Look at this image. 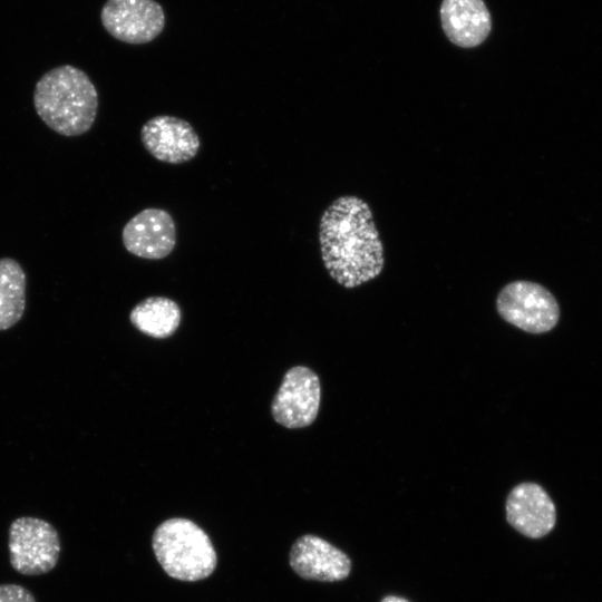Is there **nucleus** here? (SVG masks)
I'll use <instances>...</instances> for the list:
<instances>
[{
	"mask_svg": "<svg viewBox=\"0 0 602 602\" xmlns=\"http://www.w3.org/2000/svg\"><path fill=\"white\" fill-rule=\"evenodd\" d=\"M319 242L327 271L344 288L359 287L383 269V247L372 212L360 197L340 196L324 210Z\"/></svg>",
	"mask_w": 602,
	"mask_h": 602,
	"instance_id": "nucleus-1",
	"label": "nucleus"
},
{
	"mask_svg": "<svg viewBox=\"0 0 602 602\" xmlns=\"http://www.w3.org/2000/svg\"><path fill=\"white\" fill-rule=\"evenodd\" d=\"M33 106L54 132L79 136L88 132L96 119L98 93L85 71L62 65L48 70L37 81Z\"/></svg>",
	"mask_w": 602,
	"mask_h": 602,
	"instance_id": "nucleus-2",
	"label": "nucleus"
},
{
	"mask_svg": "<svg viewBox=\"0 0 602 602\" xmlns=\"http://www.w3.org/2000/svg\"><path fill=\"white\" fill-rule=\"evenodd\" d=\"M154 554L173 579L194 582L210 576L217 557L211 538L187 518H169L159 524L152 537Z\"/></svg>",
	"mask_w": 602,
	"mask_h": 602,
	"instance_id": "nucleus-3",
	"label": "nucleus"
},
{
	"mask_svg": "<svg viewBox=\"0 0 602 602\" xmlns=\"http://www.w3.org/2000/svg\"><path fill=\"white\" fill-rule=\"evenodd\" d=\"M9 561L23 575H41L55 569L60 556V537L47 521L22 516L9 526Z\"/></svg>",
	"mask_w": 602,
	"mask_h": 602,
	"instance_id": "nucleus-4",
	"label": "nucleus"
},
{
	"mask_svg": "<svg viewBox=\"0 0 602 602\" xmlns=\"http://www.w3.org/2000/svg\"><path fill=\"white\" fill-rule=\"evenodd\" d=\"M496 308L505 321L530 333L552 330L560 318L554 295L542 284L525 280L506 284L497 295Z\"/></svg>",
	"mask_w": 602,
	"mask_h": 602,
	"instance_id": "nucleus-5",
	"label": "nucleus"
},
{
	"mask_svg": "<svg viewBox=\"0 0 602 602\" xmlns=\"http://www.w3.org/2000/svg\"><path fill=\"white\" fill-rule=\"evenodd\" d=\"M100 20L111 37L130 45L154 40L165 27L164 10L155 0H107Z\"/></svg>",
	"mask_w": 602,
	"mask_h": 602,
	"instance_id": "nucleus-6",
	"label": "nucleus"
},
{
	"mask_svg": "<svg viewBox=\"0 0 602 602\" xmlns=\"http://www.w3.org/2000/svg\"><path fill=\"white\" fill-rule=\"evenodd\" d=\"M321 398L318 375L303 366L288 370L272 402L274 420L287 428L311 425L317 418Z\"/></svg>",
	"mask_w": 602,
	"mask_h": 602,
	"instance_id": "nucleus-7",
	"label": "nucleus"
},
{
	"mask_svg": "<svg viewBox=\"0 0 602 602\" xmlns=\"http://www.w3.org/2000/svg\"><path fill=\"white\" fill-rule=\"evenodd\" d=\"M144 147L156 159L168 164H182L194 158L201 142L194 127L185 119L158 115L142 127Z\"/></svg>",
	"mask_w": 602,
	"mask_h": 602,
	"instance_id": "nucleus-8",
	"label": "nucleus"
},
{
	"mask_svg": "<svg viewBox=\"0 0 602 602\" xmlns=\"http://www.w3.org/2000/svg\"><path fill=\"white\" fill-rule=\"evenodd\" d=\"M122 240L129 253L143 259L161 260L176 245L175 222L167 211L148 207L125 224Z\"/></svg>",
	"mask_w": 602,
	"mask_h": 602,
	"instance_id": "nucleus-9",
	"label": "nucleus"
},
{
	"mask_svg": "<svg viewBox=\"0 0 602 602\" xmlns=\"http://www.w3.org/2000/svg\"><path fill=\"white\" fill-rule=\"evenodd\" d=\"M289 563L300 577L321 582L341 581L351 570L347 554L312 534L302 535L293 543Z\"/></svg>",
	"mask_w": 602,
	"mask_h": 602,
	"instance_id": "nucleus-10",
	"label": "nucleus"
},
{
	"mask_svg": "<svg viewBox=\"0 0 602 602\" xmlns=\"http://www.w3.org/2000/svg\"><path fill=\"white\" fill-rule=\"evenodd\" d=\"M507 522L530 538L548 534L556 522L553 501L542 486L525 482L516 485L506 499Z\"/></svg>",
	"mask_w": 602,
	"mask_h": 602,
	"instance_id": "nucleus-11",
	"label": "nucleus"
},
{
	"mask_svg": "<svg viewBox=\"0 0 602 602\" xmlns=\"http://www.w3.org/2000/svg\"><path fill=\"white\" fill-rule=\"evenodd\" d=\"M440 20L447 38L462 48L477 47L492 29L491 13L483 0H443Z\"/></svg>",
	"mask_w": 602,
	"mask_h": 602,
	"instance_id": "nucleus-12",
	"label": "nucleus"
},
{
	"mask_svg": "<svg viewBox=\"0 0 602 602\" xmlns=\"http://www.w3.org/2000/svg\"><path fill=\"white\" fill-rule=\"evenodd\" d=\"M26 273L18 261L0 259V331L17 324L26 310Z\"/></svg>",
	"mask_w": 602,
	"mask_h": 602,
	"instance_id": "nucleus-13",
	"label": "nucleus"
},
{
	"mask_svg": "<svg viewBox=\"0 0 602 602\" xmlns=\"http://www.w3.org/2000/svg\"><path fill=\"white\" fill-rule=\"evenodd\" d=\"M132 323L154 338L169 337L178 327L181 310L177 303L164 297H149L130 311Z\"/></svg>",
	"mask_w": 602,
	"mask_h": 602,
	"instance_id": "nucleus-14",
	"label": "nucleus"
},
{
	"mask_svg": "<svg viewBox=\"0 0 602 602\" xmlns=\"http://www.w3.org/2000/svg\"><path fill=\"white\" fill-rule=\"evenodd\" d=\"M0 602H36L33 594L16 583L0 584Z\"/></svg>",
	"mask_w": 602,
	"mask_h": 602,
	"instance_id": "nucleus-15",
	"label": "nucleus"
},
{
	"mask_svg": "<svg viewBox=\"0 0 602 602\" xmlns=\"http://www.w3.org/2000/svg\"><path fill=\"white\" fill-rule=\"evenodd\" d=\"M381 602H408L407 600L394 595L386 596Z\"/></svg>",
	"mask_w": 602,
	"mask_h": 602,
	"instance_id": "nucleus-16",
	"label": "nucleus"
}]
</instances>
